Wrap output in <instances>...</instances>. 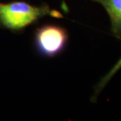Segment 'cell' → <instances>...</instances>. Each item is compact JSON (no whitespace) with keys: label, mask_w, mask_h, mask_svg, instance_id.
<instances>
[{"label":"cell","mask_w":121,"mask_h":121,"mask_svg":"<svg viewBox=\"0 0 121 121\" xmlns=\"http://www.w3.org/2000/svg\"><path fill=\"white\" fill-rule=\"evenodd\" d=\"M46 16L59 19L64 17L59 11L51 8L47 4L37 6L20 0L0 2V28L14 33H21L28 26Z\"/></svg>","instance_id":"1"},{"label":"cell","mask_w":121,"mask_h":121,"mask_svg":"<svg viewBox=\"0 0 121 121\" xmlns=\"http://www.w3.org/2000/svg\"><path fill=\"white\" fill-rule=\"evenodd\" d=\"M69 33L65 27L54 23L38 26L34 33V47L39 55L45 58L59 56L65 50Z\"/></svg>","instance_id":"2"},{"label":"cell","mask_w":121,"mask_h":121,"mask_svg":"<svg viewBox=\"0 0 121 121\" xmlns=\"http://www.w3.org/2000/svg\"><path fill=\"white\" fill-rule=\"evenodd\" d=\"M103 6L110 21V31L121 39V0H91Z\"/></svg>","instance_id":"3"},{"label":"cell","mask_w":121,"mask_h":121,"mask_svg":"<svg viewBox=\"0 0 121 121\" xmlns=\"http://www.w3.org/2000/svg\"><path fill=\"white\" fill-rule=\"evenodd\" d=\"M121 69V56L119 58V59L117 60L115 65L112 67V69L108 71L106 75H104V77L100 79V81L98 82V83L95 86V91H94V94L91 98V102H96V99H97L98 94L102 91V90L105 87V86L108 84V83L110 81V79L113 78V76L117 73Z\"/></svg>","instance_id":"4"}]
</instances>
